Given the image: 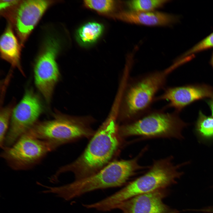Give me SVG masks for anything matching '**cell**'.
I'll return each mask as SVG.
<instances>
[{
  "mask_svg": "<svg viewBox=\"0 0 213 213\" xmlns=\"http://www.w3.org/2000/svg\"><path fill=\"white\" fill-rule=\"evenodd\" d=\"M21 45L9 24L1 35L0 41L1 57L12 66L17 68L22 73L20 63Z\"/></svg>",
  "mask_w": 213,
  "mask_h": 213,
  "instance_id": "cell-14",
  "label": "cell"
},
{
  "mask_svg": "<svg viewBox=\"0 0 213 213\" xmlns=\"http://www.w3.org/2000/svg\"><path fill=\"white\" fill-rule=\"evenodd\" d=\"M209 211L210 213H213V206L210 207Z\"/></svg>",
  "mask_w": 213,
  "mask_h": 213,
  "instance_id": "cell-24",
  "label": "cell"
},
{
  "mask_svg": "<svg viewBox=\"0 0 213 213\" xmlns=\"http://www.w3.org/2000/svg\"><path fill=\"white\" fill-rule=\"evenodd\" d=\"M173 156L154 160L149 170L144 175L128 183L120 190L97 202L92 208L102 212L114 210L117 204L135 196L160 189L166 188L177 183L183 172L179 170L187 164L185 162L175 165Z\"/></svg>",
  "mask_w": 213,
  "mask_h": 213,
  "instance_id": "cell-1",
  "label": "cell"
},
{
  "mask_svg": "<svg viewBox=\"0 0 213 213\" xmlns=\"http://www.w3.org/2000/svg\"><path fill=\"white\" fill-rule=\"evenodd\" d=\"M26 133L59 147L79 138L90 137L95 133L81 122L54 114L51 120L38 122Z\"/></svg>",
  "mask_w": 213,
  "mask_h": 213,
  "instance_id": "cell-7",
  "label": "cell"
},
{
  "mask_svg": "<svg viewBox=\"0 0 213 213\" xmlns=\"http://www.w3.org/2000/svg\"><path fill=\"white\" fill-rule=\"evenodd\" d=\"M111 17L128 23L149 26L169 25L178 20L177 17L172 14L155 11H123L116 12Z\"/></svg>",
  "mask_w": 213,
  "mask_h": 213,
  "instance_id": "cell-13",
  "label": "cell"
},
{
  "mask_svg": "<svg viewBox=\"0 0 213 213\" xmlns=\"http://www.w3.org/2000/svg\"></svg>",
  "mask_w": 213,
  "mask_h": 213,
  "instance_id": "cell-25",
  "label": "cell"
},
{
  "mask_svg": "<svg viewBox=\"0 0 213 213\" xmlns=\"http://www.w3.org/2000/svg\"><path fill=\"white\" fill-rule=\"evenodd\" d=\"M207 103L211 109L212 116L213 117V98L207 101Z\"/></svg>",
  "mask_w": 213,
  "mask_h": 213,
  "instance_id": "cell-22",
  "label": "cell"
},
{
  "mask_svg": "<svg viewBox=\"0 0 213 213\" xmlns=\"http://www.w3.org/2000/svg\"><path fill=\"white\" fill-rule=\"evenodd\" d=\"M13 104L2 108L0 114V145L3 149L7 133L9 130L11 116L13 109Z\"/></svg>",
  "mask_w": 213,
  "mask_h": 213,
  "instance_id": "cell-19",
  "label": "cell"
},
{
  "mask_svg": "<svg viewBox=\"0 0 213 213\" xmlns=\"http://www.w3.org/2000/svg\"><path fill=\"white\" fill-rule=\"evenodd\" d=\"M210 62L211 65L213 68V51L212 55Z\"/></svg>",
  "mask_w": 213,
  "mask_h": 213,
  "instance_id": "cell-23",
  "label": "cell"
},
{
  "mask_svg": "<svg viewBox=\"0 0 213 213\" xmlns=\"http://www.w3.org/2000/svg\"><path fill=\"white\" fill-rule=\"evenodd\" d=\"M104 26L95 22H88L78 30L76 38L78 42L83 46L91 45L96 42L102 35Z\"/></svg>",
  "mask_w": 213,
  "mask_h": 213,
  "instance_id": "cell-15",
  "label": "cell"
},
{
  "mask_svg": "<svg viewBox=\"0 0 213 213\" xmlns=\"http://www.w3.org/2000/svg\"><path fill=\"white\" fill-rule=\"evenodd\" d=\"M173 70L149 72L128 81L124 95L121 119L125 123L133 121L151 109L156 93L165 87L167 78Z\"/></svg>",
  "mask_w": 213,
  "mask_h": 213,
  "instance_id": "cell-4",
  "label": "cell"
},
{
  "mask_svg": "<svg viewBox=\"0 0 213 213\" xmlns=\"http://www.w3.org/2000/svg\"><path fill=\"white\" fill-rule=\"evenodd\" d=\"M212 48H213V32L188 50L181 57H193L195 54Z\"/></svg>",
  "mask_w": 213,
  "mask_h": 213,
  "instance_id": "cell-20",
  "label": "cell"
},
{
  "mask_svg": "<svg viewBox=\"0 0 213 213\" xmlns=\"http://www.w3.org/2000/svg\"><path fill=\"white\" fill-rule=\"evenodd\" d=\"M195 131L201 139L213 140V117L208 116L199 111L195 125Z\"/></svg>",
  "mask_w": 213,
  "mask_h": 213,
  "instance_id": "cell-16",
  "label": "cell"
},
{
  "mask_svg": "<svg viewBox=\"0 0 213 213\" xmlns=\"http://www.w3.org/2000/svg\"><path fill=\"white\" fill-rule=\"evenodd\" d=\"M169 1L167 0H134L127 1L126 4L130 10L137 12H148L161 7Z\"/></svg>",
  "mask_w": 213,
  "mask_h": 213,
  "instance_id": "cell-18",
  "label": "cell"
},
{
  "mask_svg": "<svg viewBox=\"0 0 213 213\" xmlns=\"http://www.w3.org/2000/svg\"><path fill=\"white\" fill-rule=\"evenodd\" d=\"M59 49V43L55 38H48L34 66L36 86L48 103L51 100L59 77L56 61Z\"/></svg>",
  "mask_w": 213,
  "mask_h": 213,
  "instance_id": "cell-10",
  "label": "cell"
},
{
  "mask_svg": "<svg viewBox=\"0 0 213 213\" xmlns=\"http://www.w3.org/2000/svg\"><path fill=\"white\" fill-rule=\"evenodd\" d=\"M141 156L112 162L90 176L66 184L47 186L46 193L68 201L95 190L122 186L138 170L145 168L138 163Z\"/></svg>",
  "mask_w": 213,
  "mask_h": 213,
  "instance_id": "cell-3",
  "label": "cell"
},
{
  "mask_svg": "<svg viewBox=\"0 0 213 213\" xmlns=\"http://www.w3.org/2000/svg\"><path fill=\"white\" fill-rule=\"evenodd\" d=\"M57 147L53 143L26 133L11 146L4 148L1 156L12 169L25 170L33 167Z\"/></svg>",
  "mask_w": 213,
  "mask_h": 213,
  "instance_id": "cell-6",
  "label": "cell"
},
{
  "mask_svg": "<svg viewBox=\"0 0 213 213\" xmlns=\"http://www.w3.org/2000/svg\"><path fill=\"white\" fill-rule=\"evenodd\" d=\"M54 0H20L13 7L2 12L14 28L19 41L23 46L47 9Z\"/></svg>",
  "mask_w": 213,
  "mask_h": 213,
  "instance_id": "cell-9",
  "label": "cell"
},
{
  "mask_svg": "<svg viewBox=\"0 0 213 213\" xmlns=\"http://www.w3.org/2000/svg\"><path fill=\"white\" fill-rule=\"evenodd\" d=\"M165 188L139 195L120 202L114 207L123 213H179V211L164 204Z\"/></svg>",
  "mask_w": 213,
  "mask_h": 213,
  "instance_id": "cell-12",
  "label": "cell"
},
{
  "mask_svg": "<svg viewBox=\"0 0 213 213\" xmlns=\"http://www.w3.org/2000/svg\"><path fill=\"white\" fill-rule=\"evenodd\" d=\"M206 98H213V88L205 84H195L165 87L163 93L156 97L155 101H168L164 109L173 108L178 113L192 103Z\"/></svg>",
  "mask_w": 213,
  "mask_h": 213,
  "instance_id": "cell-11",
  "label": "cell"
},
{
  "mask_svg": "<svg viewBox=\"0 0 213 213\" xmlns=\"http://www.w3.org/2000/svg\"><path fill=\"white\" fill-rule=\"evenodd\" d=\"M43 111L40 98L33 90H26L19 103L13 108L4 148L12 145L38 122Z\"/></svg>",
  "mask_w": 213,
  "mask_h": 213,
  "instance_id": "cell-8",
  "label": "cell"
},
{
  "mask_svg": "<svg viewBox=\"0 0 213 213\" xmlns=\"http://www.w3.org/2000/svg\"><path fill=\"white\" fill-rule=\"evenodd\" d=\"M164 110L151 109L136 119L124 123L118 128L120 137L138 136L143 139L157 138L182 139V130L188 124L181 119L178 113L167 112Z\"/></svg>",
  "mask_w": 213,
  "mask_h": 213,
  "instance_id": "cell-5",
  "label": "cell"
},
{
  "mask_svg": "<svg viewBox=\"0 0 213 213\" xmlns=\"http://www.w3.org/2000/svg\"><path fill=\"white\" fill-rule=\"evenodd\" d=\"M20 0H1L0 9L1 11L9 9L17 4Z\"/></svg>",
  "mask_w": 213,
  "mask_h": 213,
  "instance_id": "cell-21",
  "label": "cell"
},
{
  "mask_svg": "<svg viewBox=\"0 0 213 213\" xmlns=\"http://www.w3.org/2000/svg\"><path fill=\"white\" fill-rule=\"evenodd\" d=\"M83 4L86 7L109 17L116 13L117 6L116 1L112 0H85Z\"/></svg>",
  "mask_w": 213,
  "mask_h": 213,
  "instance_id": "cell-17",
  "label": "cell"
},
{
  "mask_svg": "<svg viewBox=\"0 0 213 213\" xmlns=\"http://www.w3.org/2000/svg\"><path fill=\"white\" fill-rule=\"evenodd\" d=\"M108 120L95 133L83 154L75 161L62 167L53 175L58 179L63 173L71 172L75 180L90 176L102 169L119 148L120 138L115 120Z\"/></svg>",
  "mask_w": 213,
  "mask_h": 213,
  "instance_id": "cell-2",
  "label": "cell"
}]
</instances>
